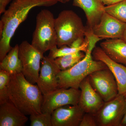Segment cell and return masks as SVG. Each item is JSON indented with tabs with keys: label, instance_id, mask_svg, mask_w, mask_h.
<instances>
[{
	"label": "cell",
	"instance_id": "cell-16",
	"mask_svg": "<svg viewBox=\"0 0 126 126\" xmlns=\"http://www.w3.org/2000/svg\"><path fill=\"white\" fill-rule=\"evenodd\" d=\"M28 120L26 115L9 100L0 104V126H24Z\"/></svg>",
	"mask_w": 126,
	"mask_h": 126
},
{
	"label": "cell",
	"instance_id": "cell-3",
	"mask_svg": "<svg viewBox=\"0 0 126 126\" xmlns=\"http://www.w3.org/2000/svg\"><path fill=\"white\" fill-rule=\"evenodd\" d=\"M89 44L86 55L82 60L68 70L60 71L57 75L59 88H79L84 79L93 72L108 69L101 61L94 60L92 53L100 39L93 34L88 36Z\"/></svg>",
	"mask_w": 126,
	"mask_h": 126
},
{
	"label": "cell",
	"instance_id": "cell-7",
	"mask_svg": "<svg viewBox=\"0 0 126 126\" xmlns=\"http://www.w3.org/2000/svg\"><path fill=\"white\" fill-rule=\"evenodd\" d=\"M19 56L23 66V75L30 82L36 83L44 54L25 40L19 45Z\"/></svg>",
	"mask_w": 126,
	"mask_h": 126
},
{
	"label": "cell",
	"instance_id": "cell-8",
	"mask_svg": "<svg viewBox=\"0 0 126 126\" xmlns=\"http://www.w3.org/2000/svg\"><path fill=\"white\" fill-rule=\"evenodd\" d=\"M81 94L79 89L59 88L45 95H43L42 112L52 114L56 109L66 105L79 104Z\"/></svg>",
	"mask_w": 126,
	"mask_h": 126
},
{
	"label": "cell",
	"instance_id": "cell-19",
	"mask_svg": "<svg viewBox=\"0 0 126 126\" xmlns=\"http://www.w3.org/2000/svg\"><path fill=\"white\" fill-rule=\"evenodd\" d=\"M82 51L58 57L54 59L55 63L61 71L69 69L85 57Z\"/></svg>",
	"mask_w": 126,
	"mask_h": 126
},
{
	"label": "cell",
	"instance_id": "cell-5",
	"mask_svg": "<svg viewBox=\"0 0 126 126\" xmlns=\"http://www.w3.org/2000/svg\"><path fill=\"white\" fill-rule=\"evenodd\" d=\"M55 19L53 13L46 9L41 10L36 16L31 44L43 54L57 46Z\"/></svg>",
	"mask_w": 126,
	"mask_h": 126
},
{
	"label": "cell",
	"instance_id": "cell-4",
	"mask_svg": "<svg viewBox=\"0 0 126 126\" xmlns=\"http://www.w3.org/2000/svg\"><path fill=\"white\" fill-rule=\"evenodd\" d=\"M55 27L57 38V47L70 46L79 38H84L87 28L81 18L71 10L61 11L55 19Z\"/></svg>",
	"mask_w": 126,
	"mask_h": 126
},
{
	"label": "cell",
	"instance_id": "cell-17",
	"mask_svg": "<svg viewBox=\"0 0 126 126\" xmlns=\"http://www.w3.org/2000/svg\"><path fill=\"white\" fill-rule=\"evenodd\" d=\"M100 46L110 59L126 66V43L124 41L121 39H106Z\"/></svg>",
	"mask_w": 126,
	"mask_h": 126
},
{
	"label": "cell",
	"instance_id": "cell-28",
	"mask_svg": "<svg viewBox=\"0 0 126 126\" xmlns=\"http://www.w3.org/2000/svg\"><path fill=\"white\" fill-rule=\"evenodd\" d=\"M121 39L126 43V29L124 30V32H123Z\"/></svg>",
	"mask_w": 126,
	"mask_h": 126
},
{
	"label": "cell",
	"instance_id": "cell-10",
	"mask_svg": "<svg viewBox=\"0 0 126 126\" xmlns=\"http://www.w3.org/2000/svg\"><path fill=\"white\" fill-rule=\"evenodd\" d=\"M60 71L54 59L48 56H44L36 82L43 95L59 88L57 75Z\"/></svg>",
	"mask_w": 126,
	"mask_h": 126
},
{
	"label": "cell",
	"instance_id": "cell-21",
	"mask_svg": "<svg viewBox=\"0 0 126 126\" xmlns=\"http://www.w3.org/2000/svg\"><path fill=\"white\" fill-rule=\"evenodd\" d=\"M106 12L126 24V0L105 6Z\"/></svg>",
	"mask_w": 126,
	"mask_h": 126
},
{
	"label": "cell",
	"instance_id": "cell-12",
	"mask_svg": "<svg viewBox=\"0 0 126 126\" xmlns=\"http://www.w3.org/2000/svg\"><path fill=\"white\" fill-rule=\"evenodd\" d=\"M92 55L94 60L104 63L115 77L118 86V94L126 97V66L113 61L101 47H95Z\"/></svg>",
	"mask_w": 126,
	"mask_h": 126
},
{
	"label": "cell",
	"instance_id": "cell-11",
	"mask_svg": "<svg viewBox=\"0 0 126 126\" xmlns=\"http://www.w3.org/2000/svg\"><path fill=\"white\" fill-rule=\"evenodd\" d=\"M126 24L105 12L98 24L92 30L93 33L101 39H121Z\"/></svg>",
	"mask_w": 126,
	"mask_h": 126
},
{
	"label": "cell",
	"instance_id": "cell-9",
	"mask_svg": "<svg viewBox=\"0 0 126 126\" xmlns=\"http://www.w3.org/2000/svg\"><path fill=\"white\" fill-rule=\"evenodd\" d=\"M88 78L93 88L104 102L114 99L118 95L117 83L108 68L93 72Z\"/></svg>",
	"mask_w": 126,
	"mask_h": 126
},
{
	"label": "cell",
	"instance_id": "cell-25",
	"mask_svg": "<svg viewBox=\"0 0 126 126\" xmlns=\"http://www.w3.org/2000/svg\"><path fill=\"white\" fill-rule=\"evenodd\" d=\"M12 0H0V14H3L5 11L6 6Z\"/></svg>",
	"mask_w": 126,
	"mask_h": 126
},
{
	"label": "cell",
	"instance_id": "cell-18",
	"mask_svg": "<svg viewBox=\"0 0 126 126\" xmlns=\"http://www.w3.org/2000/svg\"><path fill=\"white\" fill-rule=\"evenodd\" d=\"M19 45L12 47L0 63V69L11 75L22 73L23 66L19 56Z\"/></svg>",
	"mask_w": 126,
	"mask_h": 126
},
{
	"label": "cell",
	"instance_id": "cell-29",
	"mask_svg": "<svg viewBox=\"0 0 126 126\" xmlns=\"http://www.w3.org/2000/svg\"><path fill=\"white\" fill-rule=\"evenodd\" d=\"M58 2H61L63 4H65L69 1L70 0H57Z\"/></svg>",
	"mask_w": 126,
	"mask_h": 126
},
{
	"label": "cell",
	"instance_id": "cell-15",
	"mask_svg": "<svg viewBox=\"0 0 126 126\" xmlns=\"http://www.w3.org/2000/svg\"><path fill=\"white\" fill-rule=\"evenodd\" d=\"M73 5L84 12L87 19V29L92 32L105 12L104 5L100 0H73Z\"/></svg>",
	"mask_w": 126,
	"mask_h": 126
},
{
	"label": "cell",
	"instance_id": "cell-24",
	"mask_svg": "<svg viewBox=\"0 0 126 126\" xmlns=\"http://www.w3.org/2000/svg\"><path fill=\"white\" fill-rule=\"evenodd\" d=\"M96 121L94 114L85 113L79 126H97Z\"/></svg>",
	"mask_w": 126,
	"mask_h": 126
},
{
	"label": "cell",
	"instance_id": "cell-20",
	"mask_svg": "<svg viewBox=\"0 0 126 126\" xmlns=\"http://www.w3.org/2000/svg\"><path fill=\"white\" fill-rule=\"evenodd\" d=\"M85 41L83 44L81 45V47L78 48H75L70 46L68 47L67 46H64L60 48L58 47L57 46H55L49 50L48 57L52 59H54L58 57L79 51H82L86 53L87 50L89 42L87 37L85 36Z\"/></svg>",
	"mask_w": 126,
	"mask_h": 126
},
{
	"label": "cell",
	"instance_id": "cell-6",
	"mask_svg": "<svg viewBox=\"0 0 126 126\" xmlns=\"http://www.w3.org/2000/svg\"><path fill=\"white\" fill-rule=\"evenodd\" d=\"M126 110V97L118 94L110 101L104 102L94 116L99 126H121Z\"/></svg>",
	"mask_w": 126,
	"mask_h": 126
},
{
	"label": "cell",
	"instance_id": "cell-23",
	"mask_svg": "<svg viewBox=\"0 0 126 126\" xmlns=\"http://www.w3.org/2000/svg\"><path fill=\"white\" fill-rule=\"evenodd\" d=\"M48 112L30 115L31 126H52V115Z\"/></svg>",
	"mask_w": 126,
	"mask_h": 126
},
{
	"label": "cell",
	"instance_id": "cell-1",
	"mask_svg": "<svg viewBox=\"0 0 126 126\" xmlns=\"http://www.w3.org/2000/svg\"><path fill=\"white\" fill-rule=\"evenodd\" d=\"M58 2L57 0H14L12 2L0 20V61L12 48V38L32 9L36 7H50Z\"/></svg>",
	"mask_w": 126,
	"mask_h": 126
},
{
	"label": "cell",
	"instance_id": "cell-22",
	"mask_svg": "<svg viewBox=\"0 0 126 126\" xmlns=\"http://www.w3.org/2000/svg\"><path fill=\"white\" fill-rule=\"evenodd\" d=\"M11 75L0 69V104L9 101V85Z\"/></svg>",
	"mask_w": 126,
	"mask_h": 126
},
{
	"label": "cell",
	"instance_id": "cell-26",
	"mask_svg": "<svg viewBox=\"0 0 126 126\" xmlns=\"http://www.w3.org/2000/svg\"><path fill=\"white\" fill-rule=\"evenodd\" d=\"M124 0H100L104 5H110L114 4Z\"/></svg>",
	"mask_w": 126,
	"mask_h": 126
},
{
	"label": "cell",
	"instance_id": "cell-14",
	"mask_svg": "<svg viewBox=\"0 0 126 126\" xmlns=\"http://www.w3.org/2000/svg\"><path fill=\"white\" fill-rule=\"evenodd\" d=\"M79 88L81 89V94L78 105L85 113L96 114L104 102L93 88L88 77L81 82Z\"/></svg>",
	"mask_w": 126,
	"mask_h": 126
},
{
	"label": "cell",
	"instance_id": "cell-27",
	"mask_svg": "<svg viewBox=\"0 0 126 126\" xmlns=\"http://www.w3.org/2000/svg\"><path fill=\"white\" fill-rule=\"evenodd\" d=\"M126 126V110L124 117H123V119L121 123V126Z\"/></svg>",
	"mask_w": 126,
	"mask_h": 126
},
{
	"label": "cell",
	"instance_id": "cell-2",
	"mask_svg": "<svg viewBox=\"0 0 126 126\" xmlns=\"http://www.w3.org/2000/svg\"><path fill=\"white\" fill-rule=\"evenodd\" d=\"M9 100L26 115L42 112L43 95L37 85L31 83L23 73L11 75Z\"/></svg>",
	"mask_w": 126,
	"mask_h": 126
},
{
	"label": "cell",
	"instance_id": "cell-13",
	"mask_svg": "<svg viewBox=\"0 0 126 126\" xmlns=\"http://www.w3.org/2000/svg\"><path fill=\"white\" fill-rule=\"evenodd\" d=\"M85 112L78 104L66 105L52 112V126H79Z\"/></svg>",
	"mask_w": 126,
	"mask_h": 126
}]
</instances>
